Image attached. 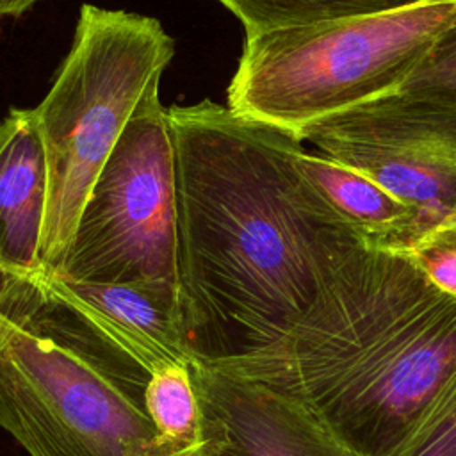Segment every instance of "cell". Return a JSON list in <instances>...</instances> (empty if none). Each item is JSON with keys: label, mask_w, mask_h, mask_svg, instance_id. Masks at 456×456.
Segmentation results:
<instances>
[{"label": "cell", "mask_w": 456, "mask_h": 456, "mask_svg": "<svg viewBox=\"0 0 456 456\" xmlns=\"http://www.w3.org/2000/svg\"><path fill=\"white\" fill-rule=\"evenodd\" d=\"M176 267L200 362L260 351L314 305L358 237L337 226L296 166L290 134L212 100L167 109Z\"/></svg>", "instance_id": "obj_1"}, {"label": "cell", "mask_w": 456, "mask_h": 456, "mask_svg": "<svg viewBox=\"0 0 456 456\" xmlns=\"http://www.w3.org/2000/svg\"><path fill=\"white\" fill-rule=\"evenodd\" d=\"M205 363L292 395L360 456H392L456 369V297L360 246L281 338Z\"/></svg>", "instance_id": "obj_2"}, {"label": "cell", "mask_w": 456, "mask_h": 456, "mask_svg": "<svg viewBox=\"0 0 456 456\" xmlns=\"http://www.w3.org/2000/svg\"><path fill=\"white\" fill-rule=\"evenodd\" d=\"M454 23L456 0H415L246 36L226 107L299 141L306 128L399 91Z\"/></svg>", "instance_id": "obj_3"}, {"label": "cell", "mask_w": 456, "mask_h": 456, "mask_svg": "<svg viewBox=\"0 0 456 456\" xmlns=\"http://www.w3.org/2000/svg\"><path fill=\"white\" fill-rule=\"evenodd\" d=\"M173 55L175 43L157 18L82 5L73 45L34 109L50 180L39 271L61 267L98 173Z\"/></svg>", "instance_id": "obj_4"}, {"label": "cell", "mask_w": 456, "mask_h": 456, "mask_svg": "<svg viewBox=\"0 0 456 456\" xmlns=\"http://www.w3.org/2000/svg\"><path fill=\"white\" fill-rule=\"evenodd\" d=\"M0 428L30 456H166L144 387L4 312Z\"/></svg>", "instance_id": "obj_5"}, {"label": "cell", "mask_w": 456, "mask_h": 456, "mask_svg": "<svg viewBox=\"0 0 456 456\" xmlns=\"http://www.w3.org/2000/svg\"><path fill=\"white\" fill-rule=\"evenodd\" d=\"M175 153L153 84L98 173L61 267L52 274L180 292Z\"/></svg>", "instance_id": "obj_6"}, {"label": "cell", "mask_w": 456, "mask_h": 456, "mask_svg": "<svg viewBox=\"0 0 456 456\" xmlns=\"http://www.w3.org/2000/svg\"><path fill=\"white\" fill-rule=\"evenodd\" d=\"M0 312L141 387L167 365L200 362L173 289L0 273Z\"/></svg>", "instance_id": "obj_7"}, {"label": "cell", "mask_w": 456, "mask_h": 456, "mask_svg": "<svg viewBox=\"0 0 456 456\" xmlns=\"http://www.w3.org/2000/svg\"><path fill=\"white\" fill-rule=\"evenodd\" d=\"M299 141L415 208L420 228L456 212V100L451 96L399 89L306 128Z\"/></svg>", "instance_id": "obj_8"}, {"label": "cell", "mask_w": 456, "mask_h": 456, "mask_svg": "<svg viewBox=\"0 0 456 456\" xmlns=\"http://www.w3.org/2000/svg\"><path fill=\"white\" fill-rule=\"evenodd\" d=\"M207 456H360L301 401L205 362L192 363Z\"/></svg>", "instance_id": "obj_9"}, {"label": "cell", "mask_w": 456, "mask_h": 456, "mask_svg": "<svg viewBox=\"0 0 456 456\" xmlns=\"http://www.w3.org/2000/svg\"><path fill=\"white\" fill-rule=\"evenodd\" d=\"M48 194V160L36 112L11 109L0 119V273L41 269Z\"/></svg>", "instance_id": "obj_10"}, {"label": "cell", "mask_w": 456, "mask_h": 456, "mask_svg": "<svg viewBox=\"0 0 456 456\" xmlns=\"http://www.w3.org/2000/svg\"><path fill=\"white\" fill-rule=\"evenodd\" d=\"M294 159L331 221L365 246L401 249L419 232V212L363 173L308 151L303 142L296 146Z\"/></svg>", "instance_id": "obj_11"}, {"label": "cell", "mask_w": 456, "mask_h": 456, "mask_svg": "<svg viewBox=\"0 0 456 456\" xmlns=\"http://www.w3.org/2000/svg\"><path fill=\"white\" fill-rule=\"evenodd\" d=\"M144 410L166 456H207L208 440L192 363H175L153 372L144 387Z\"/></svg>", "instance_id": "obj_12"}, {"label": "cell", "mask_w": 456, "mask_h": 456, "mask_svg": "<svg viewBox=\"0 0 456 456\" xmlns=\"http://www.w3.org/2000/svg\"><path fill=\"white\" fill-rule=\"evenodd\" d=\"M242 23L246 36L290 25L392 9L415 0H217Z\"/></svg>", "instance_id": "obj_13"}, {"label": "cell", "mask_w": 456, "mask_h": 456, "mask_svg": "<svg viewBox=\"0 0 456 456\" xmlns=\"http://www.w3.org/2000/svg\"><path fill=\"white\" fill-rule=\"evenodd\" d=\"M442 292L456 297V212L420 228L401 249Z\"/></svg>", "instance_id": "obj_14"}, {"label": "cell", "mask_w": 456, "mask_h": 456, "mask_svg": "<svg viewBox=\"0 0 456 456\" xmlns=\"http://www.w3.org/2000/svg\"><path fill=\"white\" fill-rule=\"evenodd\" d=\"M392 456H456V369Z\"/></svg>", "instance_id": "obj_15"}, {"label": "cell", "mask_w": 456, "mask_h": 456, "mask_svg": "<svg viewBox=\"0 0 456 456\" xmlns=\"http://www.w3.org/2000/svg\"><path fill=\"white\" fill-rule=\"evenodd\" d=\"M401 89L431 91L456 100V23L435 41Z\"/></svg>", "instance_id": "obj_16"}, {"label": "cell", "mask_w": 456, "mask_h": 456, "mask_svg": "<svg viewBox=\"0 0 456 456\" xmlns=\"http://www.w3.org/2000/svg\"><path fill=\"white\" fill-rule=\"evenodd\" d=\"M39 0H0V16L18 18Z\"/></svg>", "instance_id": "obj_17"}]
</instances>
